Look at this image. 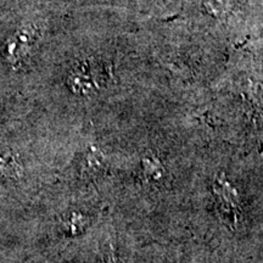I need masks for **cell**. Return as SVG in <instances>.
I'll list each match as a JSON object with an SVG mask.
<instances>
[{"label":"cell","mask_w":263,"mask_h":263,"mask_svg":"<svg viewBox=\"0 0 263 263\" xmlns=\"http://www.w3.org/2000/svg\"><path fill=\"white\" fill-rule=\"evenodd\" d=\"M35 41H37V32L29 26L20 28L12 33L6 42L5 48L6 59L10 64H21L32 51Z\"/></svg>","instance_id":"3957f363"},{"label":"cell","mask_w":263,"mask_h":263,"mask_svg":"<svg viewBox=\"0 0 263 263\" xmlns=\"http://www.w3.org/2000/svg\"><path fill=\"white\" fill-rule=\"evenodd\" d=\"M105 261H106V263H118L116 257H115V255H114L111 251L107 252L106 258H105Z\"/></svg>","instance_id":"ba28073f"},{"label":"cell","mask_w":263,"mask_h":263,"mask_svg":"<svg viewBox=\"0 0 263 263\" xmlns=\"http://www.w3.org/2000/svg\"><path fill=\"white\" fill-rule=\"evenodd\" d=\"M143 173L147 180H160L163 176V166L157 157H144Z\"/></svg>","instance_id":"8992f818"},{"label":"cell","mask_w":263,"mask_h":263,"mask_svg":"<svg viewBox=\"0 0 263 263\" xmlns=\"http://www.w3.org/2000/svg\"><path fill=\"white\" fill-rule=\"evenodd\" d=\"M107 80L106 71L100 64L90 60L81 62L68 76V84L77 94H90Z\"/></svg>","instance_id":"7a4b0ae2"},{"label":"cell","mask_w":263,"mask_h":263,"mask_svg":"<svg viewBox=\"0 0 263 263\" xmlns=\"http://www.w3.org/2000/svg\"><path fill=\"white\" fill-rule=\"evenodd\" d=\"M213 194L218 203V211L221 213L223 222L229 228L234 229L241 218V206L238 192L222 174L215 180Z\"/></svg>","instance_id":"6da1fadb"},{"label":"cell","mask_w":263,"mask_h":263,"mask_svg":"<svg viewBox=\"0 0 263 263\" xmlns=\"http://www.w3.org/2000/svg\"><path fill=\"white\" fill-rule=\"evenodd\" d=\"M22 176V166L9 154L0 151V178L17 179Z\"/></svg>","instance_id":"277c9868"},{"label":"cell","mask_w":263,"mask_h":263,"mask_svg":"<svg viewBox=\"0 0 263 263\" xmlns=\"http://www.w3.org/2000/svg\"><path fill=\"white\" fill-rule=\"evenodd\" d=\"M88 224H89V219L82 215V213L78 212H72L64 223L65 229L67 230L68 234L71 235H77L83 233Z\"/></svg>","instance_id":"52a82bcc"},{"label":"cell","mask_w":263,"mask_h":263,"mask_svg":"<svg viewBox=\"0 0 263 263\" xmlns=\"http://www.w3.org/2000/svg\"><path fill=\"white\" fill-rule=\"evenodd\" d=\"M105 170V157L97 147H90L84 162V171L89 176H97Z\"/></svg>","instance_id":"5b68a950"}]
</instances>
